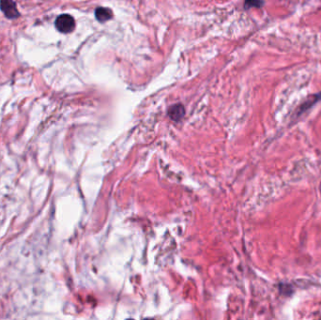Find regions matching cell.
Wrapping results in <instances>:
<instances>
[{"instance_id": "cell-1", "label": "cell", "mask_w": 321, "mask_h": 320, "mask_svg": "<svg viewBox=\"0 0 321 320\" xmlns=\"http://www.w3.org/2000/svg\"><path fill=\"white\" fill-rule=\"evenodd\" d=\"M56 27L61 33H69L76 27V21L69 14H62L56 20Z\"/></svg>"}, {"instance_id": "cell-2", "label": "cell", "mask_w": 321, "mask_h": 320, "mask_svg": "<svg viewBox=\"0 0 321 320\" xmlns=\"http://www.w3.org/2000/svg\"><path fill=\"white\" fill-rule=\"evenodd\" d=\"M0 9L7 18L14 19L19 17L20 13L13 0H0Z\"/></svg>"}, {"instance_id": "cell-3", "label": "cell", "mask_w": 321, "mask_h": 320, "mask_svg": "<svg viewBox=\"0 0 321 320\" xmlns=\"http://www.w3.org/2000/svg\"><path fill=\"white\" fill-rule=\"evenodd\" d=\"M95 16L99 22H106L108 20L111 19L113 16L112 11L107 8H98L95 12Z\"/></svg>"}, {"instance_id": "cell-4", "label": "cell", "mask_w": 321, "mask_h": 320, "mask_svg": "<svg viewBox=\"0 0 321 320\" xmlns=\"http://www.w3.org/2000/svg\"><path fill=\"white\" fill-rule=\"evenodd\" d=\"M168 115L170 116L172 120H181L184 116V108L182 104H176L173 105L168 111Z\"/></svg>"}, {"instance_id": "cell-5", "label": "cell", "mask_w": 321, "mask_h": 320, "mask_svg": "<svg viewBox=\"0 0 321 320\" xmlns=\"http://www.w3.org/2000/svg\"><path fill=\"white\" fill-rule=\"evenodd\" d=\"M263 6V0H245L246 9H250V8H260Z\"/></svg>"}, {"instance_id": "cell-6", "label": "cell", "mask_w": 321, "mask_h": 320, "mask_svg": "<svg viewBox=\"0 0 321 320\" xmlns=\"http://www.w3.org/2000/svg\"><path fill=\"white\" fill-rule=\"evenodd\" d=\"M320 193H321V183H320Z\"/></svg>"}]
</instances>
